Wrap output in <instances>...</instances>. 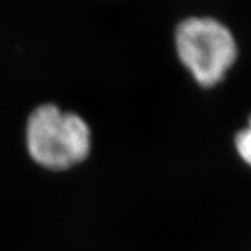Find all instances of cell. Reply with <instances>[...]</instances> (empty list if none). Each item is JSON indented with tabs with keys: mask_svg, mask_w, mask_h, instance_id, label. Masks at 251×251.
Masks as SVG:
<instances>
[{
	"mask_svg": "<svg viewBox=\"0 0 251 251\" xmlns=\"http://www.w3.org/2000/svg\"><path fill=\"white\" fill-rule=\"evenodd\" d=\"M173 46L180 64L204 90L216 88L227 80L242 56L233 27L212 14L181 18L173 31Z\"/></svg>",
	"mask_w": 251,
	"mask_h": 251,
	"instance_id": "obj_1",
	"label": "cell"
},
{
	"mask_svg": "<svg viewBox=\"0 0 251 251\" xmlns=\"http://www.w3.org/2000/svg\"><path fill=\"white\" fill-rule=\"evenodd\" d=\"M29 156L49 171H66L90 155L91 128L77 113L66 112L53 103L35 108L25 126Z\"/></svg>",
	"mask_w": 251,
	"mask_h": 251,
	"instance_id": "obj_2",
	"label": "cell"
},
{
	"mask_svg": "<svg viewBox=\"0 0 251 251\" xmlns=\"http://www.w3.org/2000/svg\"><path fill=\"white\" fill-rule=\"evenodd\" d=\"M232 148L239 161L251 169V110L247 113L243 125L234 130Z\"/></svg>",
	"mask_w": 251,
	"mask_h": 251,
	"instance_id": "obj_3",
	"label": "cell"
}]
</instances>
